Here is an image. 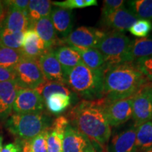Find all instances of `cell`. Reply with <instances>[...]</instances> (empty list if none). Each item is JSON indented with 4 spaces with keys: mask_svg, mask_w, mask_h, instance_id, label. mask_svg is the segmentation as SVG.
<instances>
[{
    "mask_svg": "<svg viewBox=\"0 0 152 152\" xmlns=\"http://www.w3.org/2000/svg\"><path fill=\"white\" fill-rule=\"evenodd\" d=\"M69 120L66 116H58L49 128L47 138V152H63V138Z\"/></svg>",
    "mask_w": 152,
    "mask_h": 152,
    "instance_id": "cell-19",
    "label": "cell"
},
{
    "mask_svg": "<svg viewBox=\"0 0 152 152\" xmlns=\"http://www.w3.org/2000/svg\"><path fill=\"white\" fill-rule=\"evenodd\" d=\"M105 33L102 30L82 26L73 30L62 41L68 46L77 48H96Z\"/></svg>",
    "mask_w": 152,
    "mask_h": 152,
    "instance_id": "cell-7",
    "label": "cell"
},
{
    "mask_svg": "<svg viewBox=\"0 0 152 152\" xmlns=\"http://www.w3.org/2000/svg\"><path fill=\"white\" fill-rule=\"evenodd\" d=\"M128 9L139 19L152 20V0H132L127 1Z\"/></svg>",
    "mask_w": 152,
    "mask_h": 152,
    "instance_id": "cell-28",
    "label": "cell"
},
{
    "mask_svg": "<svg viewBox=\"0 0 152 152\" xmlns=\"http://www.w3.org/2000/svg\"><path fill=\"white\" fill-rule=\"evenodd\" d=\"M24 33H13L0 27V45L20 50L23 42Z\"/></svg>",
    "mask_w": 152,
    "mask_h": 152,
    "instance_id": "cell-29",
    "label": "cell"
},
{
    "mask_svg": "<svg viewBox=\"0 0 152 152\" xmlns=\"http://www.w3.org/2000/svg\"><path fill=\"white\" fill-rule=\"evenodd\" d=\"M92 142L69 123L63 138V152H86Z\"/></svg>",
    "mask_w": 152,
    "mask_h": 152,
    "instance_id": "cell-14",
    "label": "cell"
},
{
    "mask_svg": "<svg viewBox=\"0 0 152 152\" xmlns=\"http://www.w3.org/2000/svg\"><path fill=\"white\" fill-rule=\"evenodd\" d=\"M152 148V121L138 125L136 130V151H144Z\"/></svg>",
    "mask_w": 152,
    "mask_h": 152,
    "instance_id": "cell-25",
    "label": "cell"
},
{
    "mask_svg": "<svg viewBox=\"0 0 152 152\" xmlns=\"http://www.w3.org/2000/svg\"><path fill=\"white\" fill-rule=\"evenodd\" d=\"M45 106V102L37 90L19 88L12 110L15 113H37L44 111Z\"/></svg>",
    "mask_w": 152,
    "mask_h": 152,
    "instance_id": "cell-8",
    "label": "cell"
},
{
    "mask_svg": "<svg viewBox=\"0 0 152 152\" xmlns=\"http://www.w3.org/2000/svg\"><path fill=\"white\" fill-rule=\"evenodd\" d=\"M19 141H20V152H33V151H32L31 142H30V140H19Z\"/></svg>",
    "mask_w": 152,
    "mask_h": 152,
    "instance_id": "cell-39",
    "label": "cell"
},
{
    "mask_svg": "<svg viewBox=\"0 0 152 152\" xmlns=\"http://www.w3.org/2000/svg\"><path fill=\"white\" fill-rule=\"evenodd\" d=\"M52 4L60 8L71 10L73 9L96 6L98 5V2L96 0H66L64 1H53Z\"/></svg>",
    "mask_w": 152,
    "mask_h": 152,
    "instance_id": "cell-32",
    "label": "cell"
},
{
    "mask_svg": "<svg viewBox=\"0 0 152 152\" xmlns=\"http://www.w3.org/2000/svg\"><path fill=\"white\" fill-rule=\"evenodd\" d=\"M147 85L133 97L132 118L135 127L152 121V97L147 88Z\"/></svg>",
    "mask_w": 152,
    "mask_h": 152,
    "instance_id": "cell-10",
    "label": "cell"
},
{
    "mask_svg": "<svg viewBox=\"0 0 152 152\" xmlns=\"http://www.w3.org/2000/svg\"><path fill=\"white\" fill-rule=\"evenodd\" d=\"M133 97L134 96L104 104V113L111 126H118L132 118Z\"/></svg>",
    "mask_w": 152,
    "mask_h": 152,
    "instance_id": "cell-9",
    "label": "cell"
},
{
    "mask_svg": "<svg viewBox=\"0 0 152 152\" xmlns=\"http://www.w3.org/2000/svg\"><path fill=\"white\" fill-rule=\"evenodd\" d=\"M72 101L73 99L68 95L55 93L51 94L45 101V104L49 112L53 114H58L67 109L71 106Z\"/></svg>",
    "mask_w": 152,
    "mask_h": 152,
    "instance_id": "cell-27",
    "label": "cell"
},
{
    "mask_svg": "<svg viewBox=\"0 0 152 152\" xmlns=\"http://www.w3.org/2000/svg\"><path fill=\"white\" fill-rule=\"evenodd\" d=\"M138 20L139 18L132 11L123 7L108 16L102 17L101 21L104 28L124 33Z\"/></svg>",
    "mask_w": 152,
    "mask_h": 152,
    "instance_id": "cell-11",
    "label": "cell"
},
{
    "mask_svg": "<svg viewBox=\"0 0 152 152\" xmlns=\"http://www.w3.org/2000/svg\"><path fill=\"white\" fill-rule=\"evenodd\" d=\"M4 4L1 1H0V19H1L4 16Z\"/></svg>",
    "mask_w": 152,
    "mask_h": 152,
    "instance_id": "cell-41",
    "label": "cell"
},
{
    "mask_svg": "<svg viewBox=\"0 0 152 152\" xmlns=\"http://www.w3.org/2000/svg\"><path fill=\"white\" fill-rule=\"evenodd\" d=\"M151 84L132 64H122L108 67L104 72L103 100L105 103L134 96Z\"/></svg>",
    "mask_w": 152,
    "mask_h": 152,
    "instance_id": "cell-2",
    "label": "cell"
},
{
    "mask_svg": "<svg viewBox=\"0 0 152 152\" xmlns=\"http://www.w3.org/2000/svg\"><path fill=\"white\" fill-rule=\"evenodd\" d=\"M4 3L13 6L16 9L23 11L25 14H27L28 5L30 1L28 0H11V1H4Z\"/></svg>",
    "mask_w": 152,
    "mask_h": 152,
    "instance_id": "cell-36",
    "label": "cell"
},
{
    "mask_svg": "<svg viewBox=\"0 0 152 152\" xmlns=\"http://www.w3.org/2000/svg\"><path fill=\"white\" fill-rule=\"evenodd\" d=\"M32 28L42 40L47 50L52 49V47L57 44L58 38L50 16L39 19Z\"/></svg>",
    "mask_w": 152,
    "mask_h": 152,
    "instance_id": "cell-20",
    "label": "cell"
},
{
    "mask_svg": "<svg viewBox=\"0 0 152 152\" xmlns=\"http://www.w3.org/2000/svg\"><path fill=\"white\" fill-rule=\"evenodd\" d=\"M3 4L7 7V13L1 19L0 27L13 33H24L30 29L27 14L13 6Z\"/></svg>",
    "mask_w": 152,
    "mask_h": 152,
    "instance_id": "cell-13",
    "label": "cell"
},
{
    "mask_svg": "<svg viewBox=\"0 0 152 152\" xmlns=\"http://www.w3.org/2000/svg\"><path fill=\"white\" fill-rule=\"evenodd\" d=\"M132 64L145 76L149 83L152 84V56L137 60Z\"/></svg>",
    "mask_w": 152,
    "mask_h": 152,
    "instance_id": "cell-33",
    "label": "cell"
},
{
    "mask_svg": "<svg viewBox=\"0 0 152 152\" xmlns=\"http://www.w3.org/2000/svg\"><path fill=\"white\" fill-rule=\"evenodd\" d=\"M51 119L44 111L30 113H14L6 121V128L19 140H31L50 128Z\"/></svg>",
    "mask_w": 152,
    "mask_h": 152,
    "instance_id": "cell-4",
    "label": "cell"
},
{
    "mask_svg": "<svg viewBox=\"0 0 152 152\" xmlns=\"http://www.w3.org/2000/svg\"><path fill=\"white\" fill-rule=\"evenodd\" d=\"M25 58L37 60L42 55L47 52L45 44L33 28L26 30L24 33L23 42L21 49Z\"/></svg>",
    "mask_w": 152,
    "mask_h": 152,
    "instance_id": "cell-18",
    "label": "cell"
},
{
    "mask_svg": "<svg viewBox=\"0 0 152 152\" xmlns=\"http://www.w3.org/2000/svg\"><path fill=\"white\" fill-rule=\"evenodd\" d=\"M49 128L44 130L30 140L33 152H47V138Z\"/></svg>",
    "mask_w": 152,
    "mask_h": 152,
    "instance_id": "cell-34",
    "label": "cell"
},
{
    "mask_svg": "<svg viewBox=\"0 0 152 152\" xmlns=\"http://www.w3.org/2000/svg\"><path fill=\"white\" fill-rule=\"evenodd\" d=\"M80 55L82 61L91 69H106L103 55L96 48H77L73 47Z\"/></svg>",
    "mask_w": 152,
    "mask_h": 152,
    "instance_id": "cell-24",
    "label": "cell"
},
{
    "mask_svg": "<svg viewBox=\"0 0 152 152\" xmlns=\"http://www.w3.org/2000/svg\"><path fill=\"white\" fill-rule=\"evenodd\" d=\"M128 31L139 38L146 37L152 31V23L148 20L139 19L131 26Z\"/></svg>",
    "mask_w": 152,
    "mask_h": 152,
    "instance_id": "cell-31",
    "label": "cell"
},
{
    "mask_svg": "<svg viewBox=\"0 0 152 152\" xmlns=\"http://www.w3.org/2000/svg\"><path fill=\"white\" fill-rule=\"evenodd\" d=\"M12 69L15 74V80L20 88L35 90L47 81L41 71L37 60L23 57Z\"/></svg>",
    "mask_w": 152,
    "mask_h": 152,
    "instance_id": "cell-6",
    "label": "cell"
},
{
    "mask_svg": "<svg viewBox=\"0 0 152 152\" xmlns=\"http://www.w3.org/2000/svg\"><path fill=\"white\" fill-rule=\"evenodd\" d=\"M131 41L124 33L114 31L105 33L96 49L103 55L106 68L118 64H128Z\"/></svg>",
    "mask_w": 152,
    "mask_h": 152,
    "instance_id": "cell-5",
    "label": "cell"
},
{
    "mask_svg": "<svg viewBox=\"0 0 152 152\" xmlns=\"http://www.w3.org/2000/svg\"><path fill=\"white\" fill-rule=\"evenodd\" d=\"M50 18L56 33L62 39L67 37L73 31V14L71 10L56 7L52 10Z\"/></svg>",
    "mask_w": 152,
    "mask_h": 152,
    "instance_id": "cell-17",
    "label": "cell"
},
{
    "mask_svg": "<svg viewBox=\"0 0 152 152\" xmlns=\"http://www.w3.org/2000/svg\"><path fill=\"white\" fill-rule=\"evenodd\" d=\"M2 144H3V138L0 135V152H1V150H2Z\"/></svg>",
    "mask_w": 152,
    "mask_h": 152,
    "instance_id": "cell-43",
    "label": "cell"
},
{
    "mask_svg": "<svg viewBox=\"0 0 152 152\" xmlns=\"http://www.w3.org/2000/svg\"><path fill=\"white\" fill-rule=\"evenodd\" d=\"M86 152H106V151L103 149V147L99 145L98 144L92 142V146H91L90 149L87 150Z\"/></svg>",
    "mask_w": 152,
    "mask_h": 152,
    "instance_id": "cell-40",
    "label": "cell"
},
{
    "mask_svg": "<svg viewBox=\"0 0 152 152\" xmlns=\"http://www.w3.org/2000/svg\"><path fill=\"white\" fill-rule=\"evenodd\" d=\"M105 69L93 70L83 62L65 74L66 84L83 100H97L103 98Z\"/></svg>",
    "mask_w": 152,
    "mask_h": 152,
    "instance_id": "cell-3",
    "label": "cell"
},
{
    "mask_svg": "<svg viewBox=\"0 0 152 152\" xmlns=\"http://www.w3.org/2000/svg\"><path fill=\"white\" fill-rule=\"evenodd\" d=\"M16 80H9L0 83V119H7L13 111L18 89Z\"/></svg>",
    "mask_w": 152,
    "mask_h": 152,
    "instance_id": "cell-16",
    "label": "cell"
},
{
    "mask_svg": "<svg viewBox=\"0 0 152 152\" xmlns=\"http://www.w3.org/2000/svg\"><path fill=\"white\" fill-rule=\"evenodd\" d=\"M20 144L19 140H17L14 143H9L6 144L2 148L1 152H20Z\"/></svg>",
    "mask_w": 152,
    "mask_h": 152,
    "instance_id": "cell-38",
    "label": "cell"
},
{
    "mask_svg": "<svg viewBox=\"0 0 152 152\" xmlns=\"http://www.w3.org/2000/svg\"><path fill=\"white\" fill-rule=\"evenodd\" d=\"M37 92L41 95L44 102L50 96L51 94H55V93H62V94H66L68 96L74 99L76 97V95L70 90L66 84L58 83V82H52V81H46L43 84L39 85V87L35 89Z\"/></svg>",
    "mask_w": 152,
    "mask_h": 152,
    "instance_id": "cell-26",
    "label": "cell"
},
{
    "mask_svg": "<svg viewBox=\"0 0 152 152\" xmlns=\"http://www.w3.org/2000/svg\"><path fill=\"white\" fill-rule=\"evenodd\" d=\"M21 50L7 48L0 45V66L12 69L23 58Z\"/></svg>",
    "mask_w": 152,
    "mask_h": 152,
    "instance_id": "cell-30",
    "label": "cell"
},
{
    "mask_svg": "<svg viewBox=\"0 0 152 152\" xmlns=\"http://www.w3.org/2000/svg\"><path fill=\"white\" fill-rule=\"evenodd\" d=\"M125 1L123 0H105L104 1L102 9V17L111 14L121 7H124Z\"/></svg>",
    "mask_w": 152,
    "mask_h": 152,
    "instance_id": "cell-35",
    "label": "cell"
},
{
    "mask_svg": "<svg viewBox=\"0 0 152 152\" xmlns=\"http://www.w3.org/2000/svg\"><path fill=\"white\" fill-rule=\"evenodd\" d=\"M143 152H152V148H151V149H149L146 150V151H144Z\"/></svg>",
    "mask_w": 152,
    "mask_h": 152,
    "instance_id": "cell-44",
    "label": "cell"
},
{
    "mask_svg": "<svg viewBox=\"0 0 152 152\" xmlns=\"http://www.w3.org/2000/svg\"><path fill=\"white\" fill-rule=\"evenodd\" d=\"M52 1L49 0H31L28 5L27 16L30 23V29L39 19L50 16Z\"/></svg>",
    "mask_w": 152,
    "mask_h": 152,
    "instance_id": "cell-23",
    "label": "cell"
},
{
    "mask_svg": "<svg viewBox=\"0 0 152 152\" xmlns=\"http://www.w3.org/2000/svg\"><path fill=\"white\" fill-rule=\"evenodd\" d=\"M103 99L83 100L68 112L67 118L71 125L83 133L92 142L103 147L111 136V126L104 111Z\"/></svg>",
    "mask_w": 152,
    "mask_h": 152,
    "instance_id": "cell-1",
    "label": "cell"
},
{
    "mask_svg": "<svg viewBox=\"0 0 152 152\" xmlns=\"http://www.w3.org/2000/svg\"><path fill=\"white\" fill-rule=\"evenodd\" d=\"M37 62L47 81L58 82L66 84L64 70L55 56L53 49L47 51L37 59Z\"/></svg>",
    "mask_w": 152,
    "mask_h": 152,
    "instance_id": "cell-12",
    "label": "cell"
},
{
    "mask_svg": "<svg viewBox=\"0 0 152 152\" xmlns=\"http://www.w3.org/2000/svg\"><path fill=\"white\" fill-rule=\"evenodd\" d=\"M55 56L60 63L64 70V74L80 64L82 58L80 55L75 49L68 45H63L56 49H53Z\"/></svg>",
    "mask_w": 152,
    "mask_h": 152,
    "instance_id": "cell-21",
    "label": "cell"
},
{
    "mask_svg": "<svg viewBox=\"0 0 152 152\" xmlns=\"http://www.w3.org/2000/svg\"><path fill=\"white\" fill-rule=\"evenodd\" d=\"M152 56V36L136 38L131 41L128 52V64Z\"/></svg>",
    "mask_w": 152,
    "mask_h": 152,
    "instance_id": "cell-22",
    "label": "cell"
},
{
    "mask_svg": "<svg viewBox=\"0 0 152 152\" xmlns=\"http://www.w3.org/2000/svg\"><path fill=\"white\" fill-rule=\"evenodd\" d=\"M136 130L137 127L117 133L109 142L106 152H136Z\"/></svg>",
    "mask_w": 152,
    "mask_h": 152,
    "instance_id": "cell-15",
    "label": "cell"
},
{
    "mask_svg": "<svg viewBox=\"0 0 152 152\" xmlns=\"http://www.w3.org/2000/svg\"><path fill=\"white\" fill-rule=\"evenodd\" d=\"M147 88L148 91H149V94H151V97H152V84H149V85H148L147 87Z\"/></svg>",
    "mask_w": 152,
    "mask_h": 152,
    "instance_id": "cell-42",
    "label": "cell"
},
{
    "mask_svg": "<svg viewBox=\"0 0 152 152\" xmlns=\"http://www.w3.org/2000/svg\"><path fill=\"white\" fill-rule=\"evenodd\" d=\"M9 80H15V74L13 69L0 66V83Z\"/></svg>",
    "mask_w": 152,
    "mask_h": 152,
    "instance_id": "cell-37",
    "label": "cell"
}]
</instances>
